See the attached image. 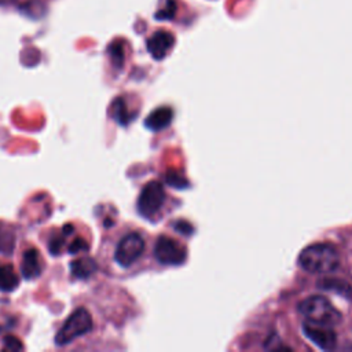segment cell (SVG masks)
Returning <instances> with one entry per match:
<instances>
[{
  "label": "cell",
  "mask_w": 352,
  "mask_h": 352,
  "mask_svg": "<svg viewBox=\"0 0 352 352\" xmlns=\"http://www.w3.org/2000/svg\"><path fill=\"white\" fill-rule=\"evenodd\" d=\"M146 241L138 231H125L114 242L109 253L103 252L104 261H110L121 271L131 270L143 256Z\"/></svg>",
  "instance_id": "cell-1"
},
{
  "label": "cell",
  "mask_w": 352,
  "mask_h": 352,
  "mask_svg": "<svg viewBox=\"0 0 352 352\" xmlns=\"http://www.w3.org/2000/svg\"><path fill=\"white\" fill-rule=\"evenodd\" d=\"M338 253L330 243H314L301 250L298 265L311 274H329L338 267Z\"/></svg>",
  "instance_id": "cell-2"
},
{
  "label": "cell",
  "mask_w": 352,
  "mask_h": 352,
  "mask_svg": "<svg viewBox=\"0 0 352 352\" xmlns=\"http://www.w3.org/2000/svg\"><path fill=\"white\" fill-rule=\"evenodd\" d=\"M94 330V318L88 308L78 307L72 311V314L65 319L63 324L55 334V344L58 346H66L76 340L87 336Z\"/></svg>",
  "instance_id": "cell-3"
},
{
  "label": "cell",
  "mask_w": 352,
  "mask_h": 352,
  "mask_svg": "<svg viewBox=\"0 0 352 352\" xmlns=\"http://www.w3.org/2000/svg\"><path fill=\"white\" fill-rule=\"evenodd\" d=\"M298 309L307 320L312 323L333 327L341 320L340 311L323 296H311L305 298L300 302Z\"/></svg>",
  "instance_id": "cell-4"
},
{
  "label": "cell",
  "mask_w": 352,
  "mask_h": 352,
  "mask_svg": "<svg viewBox=\"0 0 352 352\" xmlns=\"http://www.w3.org/2000/svg\"><path fill=\"white\" fill-rule=\"evenodd\" d=\"M164 202H165V190L162 184L157 180H151L146 183L144 187L142 188L138 197L136 208L140 216L146 219H151L160 212Z\"/></svg>",
  "instance_id": "cell-5"
},
{
  "label": "cell",
  "mask_w": 352,
  "mask_h": 352,
  "mask_svg": "<svg viewBox=\"0 0 352 352\" xmlns=\"http://www.w3.org/2000/svg\"><path fill=\"white\" fill-rule=\"evenodd\" d=\"M154 257L160 264L179 265L184 263L187 257V250L176 239L166 235H161L157 238L154 245Z\"/></svg>",
  "instance_id": "cell-6"
},
{
  "label": "cell",
  "mask_w": 352,
  "mask_h": 352,
  "mask_svg": "<svg viewBox=\"0 0 352 352\" xmlns=\"http://www.w3.org/2000/svg\"><path fill=\"white\" fill-rule=\"evenodd\" d=\"M44 258L40 250L33 245H26L19 253V271L23 279L32 280L41 275Z\"/></svg>",
  "instance_id": "cell-7"
},
{
  "label": "cell",
  "mask_w": 352,
  "mask_h": 352,
  "mask_svg": "<svg viewBox=\"0 0 352 352\" xmlns=\"http://www.w3.org/2000/svg\"><path fill=\"white\" fill-rule=\"evenodd\" d=\"M302 331L314 344H316L320 349H333L337 342V336L331 330L330 326L318 324L312 322H305L302 324Z\"/></svg>",
  "instance_id": "cell-8"
},
{
  "label": "cell",
  "mask_w": 352,
  "mask_h": 352,
  "mask_svg": "<svg viewBox=\"0 0 352 352\" xmlns=\"http://www.w3.org/2000/svg\"><path fill=\"white\" fill-rule=\"evenodd\" d=\"M173 45V36L168 32H155L147 40V50L154 59H162Z\"/></svg>",
  "instance_id": "cell-9"
},
{
  "label": "cell",
  "mask_w": 352,
  "mask_h": 352,
  "mask_svg": "<svg viewBox=\"0 0 352 352\" xmlns=\"http://www.w3.org/2000/svg\"><path fill=\"white\" fill-rule=\"evenodd\" d=\"M173 118V110L168 106H161L154 109L144 120L146 128H148L153 132H158L165 129Z\"/></svg>",
  "instance_id": "cell-10"
},
{
  "label": "cell",
  "mask_w": 352,
  "mask_h": 352,
  "mask_svg": "<svg viewBox=\"0 0 352 352\" xmlns=\"http://www.w3.org/2000/svg\"><path fill=\"white\" fill-rule=\"evenodd\" d=\"M19 275L10 261L0 260V292L10 293L15 290L19 285Z\"/></svg>",
  "instance_id": "cell-11"
},
{
  "label": "cell",
  "mask_w": 352,
  "mask_h": 352,
  "mask_svg": "<svg viewBox=\"0 0 352 352\" xmlns=\"http://www.w3.org/2000/svg\"><path fill=\"white\" fill-rule=\"evenodd\" d=\"M98 270V264L92 257L82 256L70 263V271L77 279H87Z\"/></svg>",
  "instance_id": "cell-12"
},
{
  "label": "cell",
  "mask_w": 352,
  "mask_h": 352,
  "mask_svg": "<svg viewBox=\"0 0 352 352\" xmlns=\"http://www.w3.org/2000/svg\"><path fill=\"white\" fill-rule=\"evenodd\" d=\"M111 117L120 124V125H126L132 121L133 116L129 113L128 106L124 100V98H117L113 104H111Z\"/></svg>",
  "instance_id": "cell-13"
},
{
  "label": "cell",
  "mask_w": 352,
  "mask_h": 352,
  "mask_svg": "<svg viewBox=\"0 0 352 352\" xmlns=\"http://www.w3.org/2000/svg\"><path fill=\"white\" fill-rule=\"evenodd\" d=\"M14 245H15L14 231L8 224L0 221V253H4V254L12 253Z\"/></svg>",
  "instance_id": "cell-14"
},
{
  "label": "cell",
  "mask_w": 352,
  "mask_h": 352,
  "mask_svg": "<svg viewBox=\"0 0 352 352\" xmlns=\"http://www.w3.org/2000/svg\"><path fill=\"white\" fill-rule=\"evenodd\" d=\"M89 246H91V243L88 239L77 235L67 243L66 249L70 254H80V253H87L89 250Z\"/></svg>",
  "instance_id": "cell-15"
},
{
  "label": "cell",
  "mask_w": 352,
  "mask_h": 352,
  "mask_svg": "<svg viewBox=\"0 0 352 352\" xmlns=\"http://www.w3.org/2000/svg\"><path fill=\"white\" fill-rule=\"evenodd\" d=\"M323 286L322 287H326V289H331V290H337L342 294H346V292H351L349 286L344 282H338V280H324L322 282Z\"/></svg>",
  "instance_id": "cell-16"
},
{
  "label": "cell",
  "mask_w": 352,
  "mask_h": 352,
  "mask_svg": "<svg viewBox=\"0 0 352 352\" xmlns=\"http://www.w3.org/2000/svg\"><path fill=\"white\" fill-rule=\"evenodd\" d=\"M3 342H4V349L16 351V349H22V348H23V345L21 344V341H19L18 338H15V337L7 336V337H4Z\"/></svg>",
  "instance_id": "cell-17"
},
{
  "label": "cell",
  "mask_w": 352,
  "mask_h": 352,
  "mask_svg": "<svg viewBox=\"0 0 352 352\" xmlns=\"http://www.w3.org/2000/svg\"><path fill=\"white\" fill-rule=\"evenodd\" d=\"M11 1H14V0H0V4H8Z\"/></svg>",
  "instance_id": "cell-18"
}]
</instances>
